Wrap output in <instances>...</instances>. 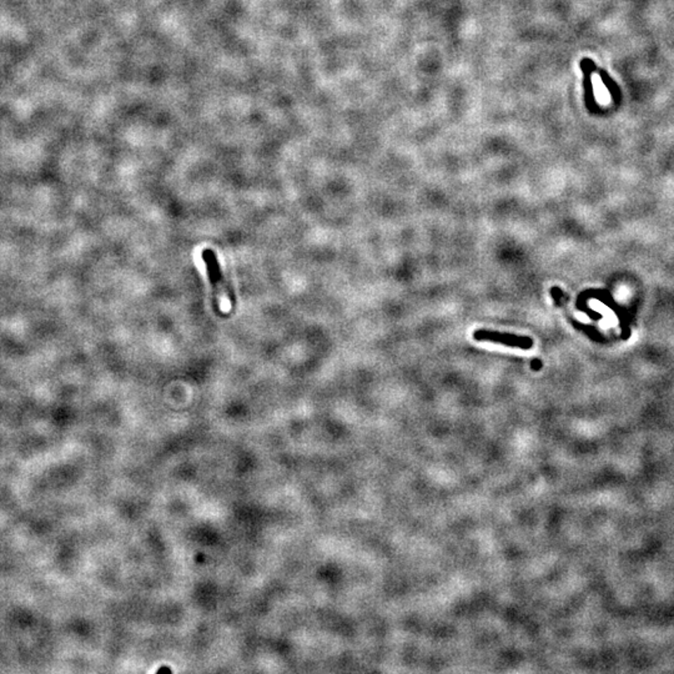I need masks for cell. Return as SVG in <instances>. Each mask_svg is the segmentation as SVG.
I'll return each instance as SVG.
<instances>
[{
	"mask_svg": "<svg viewBox=\"0 0 674 674\" xmlns=\"http://www.w3.org/2000/svg\"><path fill=\"white\" fill-rule=\"evenodd\" d=\"M201 258L205 265H206L209 280H210V284H211V286H213V298H213V305L218 303L216 296L219 295V289L220 286H221L224 290L227 291L231 305L234 306L236 303L234 291H232L231 287L226 284V280H225V277L223 276V271H221V267H220L219 260H218L216 253H213L211 249H205L201 253Z\"/></svg>",
	"mask_w": 674,
	"mask_h": 674,
	"instance_id": "obj_1",
	"label": "cell"
},
{
	"mask_svg": "<svg viewBox=\"0 0 674 674\" xmlns=\"http://www.w3.org/2000/svg\"><path fill=\"white\" fill-rule=\"evenodd\" d=\"M472 336L480 343L489 341V343H501L503 346L521 348V350H529L534 346V341H532L531 337L517 336L513 333H505V332L477 330V331L473 332Z\"/></svg>",
	"mask_w": 674,
	"mask_h": 674,
	"instance_id": "obj_2",
	"label": "cell"
},
{
	"mask_svg": "<svg viewBox=\"0 0 674 674\" xmlns=\"http://www.w3.org/2000/svg\"><path fill=\"white\" fill-rule=\"evenodd\" d=\"M595 62L590 58H584L579 64L581 70L583 72L584 101H586V105H587L590 112H595V109L597 107L595 90H593V84H592V73H595Z\"/></svg>",
	"mask_w": 674,
	"mask_h": 674,
	"instance_id": "obj_3",
	"label": "cell"
},
{
	"mask_svg": "<svg viewBox=\"0 0 674 674\" xmlns=\"http://www.w3.org/2000/svg\"><path fill=\"white\" fill-rule=\"evenodd\" d=\"M595 70L597 72V73L600 74L602 81H603L604 85H606L607 89L609 90V93H611V95L613 96V99H614V96L618 98V95H619V89H618L616 81H614V80H613V79L608 75V73H607L606 70H603V69H601V67H597V64H595Z\"/></svg>",
	"mask_w": 674,
	"mask_h": 674,
	"instance_id": "obj_4",
	"label": "cell"
}]
</instances>
